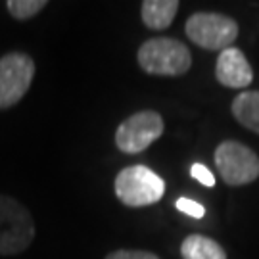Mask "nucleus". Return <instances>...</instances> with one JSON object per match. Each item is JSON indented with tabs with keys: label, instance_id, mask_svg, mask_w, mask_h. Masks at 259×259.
Returning <instances> with one entry per match:
<instances>
[{
	"label": "nucleus",
	"instance_id": "1",
	"mask_svg": "<svg viewBox=\"0 0 259 259\" xmlns=\"http://www.w3.org/2000/svg\"><path fill=\"white\" fill-rule=\"evenodd\" d=\"M140 69L156 77H181L192 67V52L183 40L173 37L148 38L137 52Z\"/></svg>",
	"mask_w": 259,
	"mask_h": 259
},
{
	"label": "nucleus",
	"instance_id": "2",
	"mask_svg": "<svg viewBox=\"0 0 259 259\" xmlns=\"http://www.w3.org/2000/svg\"><path fill=\"white\" fill-rule=\"evenodd\" d=\"M113 192L127 207H148L163 198L165 181L146 165H129L117 173Z\"/></svg>",
	"mask_w": 259,
	"mask_h": 259
},
{
	"label": "nucleus",
	"instance_id": "3",
	"mask_svg": "<svg viewBox=\"0 0 259 259\" xmlns=\"http://www.w3.org/2000/svg\"><path fill=\"white\" fill-rule=\"evenodd\" d=\"M35 221L29 209L12 196L0 194V255H18L35 240Z\"/></svg>",
	"mask_w": 259,
	"mask_h": 259
},
{
	"label": "nucleus",
	"instance_id": "4",
	"mask_svg": "<svg viewBox=\"0 0 259 259\" xmlns=\"http://www.w3.org/2000/svg\"><path fill=\"white\" fill-rule=\"evenodd\" d=\"M185 33L196 47L223 52L234 45L238 37V23L219 12H196L186 19Z\"/></svg>",
	"mask_w": 259,
	"mask_h": 259
},
{
	"label": "nucleus",
	"instance_id": "5",
	"mask_svg": "<svg viewBox=\"0 0 259 259\" xmlns=\"http://www.w3.org/2000/svg\"><path fill=\"white\" fill-rule=\"evenodd\" d=\"M213 157L225 185L244 186L257 181L259 156L250 146L236 140H225L215 148Z\"/></svg>",
	"mask_w": 259,
	"mask_h": 259
},
{
	"label": "nucleus",
	"instance_id": "6",
	"mask_svg": "<svg viewBox=\"0 0 259 259\" xmlns=\"http://www.w3.org/2000/svg\"><path fill=\"white\" fill-rule=\"evenodd\" d=\"M35 71V60L25 52H8L0 58V111L23 100L33 84Z\"/></svg>",
	"mask_w": 259,
	"mask_h": 259
},
{
	"label": "nucleus",
	"instance_id": "7",
	"mask_svg": "<svg viewBox=\"0 0 259 259\" xmlns=\"http://www.w3.org/2000/svg\"><path fill=\"white\" fill-rule=\"evenodd\" d=\"M165 131L163 117L154 110H142L129 115L115 131V146L123 154H140L148 150Z\"/></svg>",
	"mask_w": 259,
	"mask_h": 259
},
{
	"label": "nucleus",
	"instance_id": "8",
	"mask_svg": "<svg viewBox=\"0 0 259 259\" xmlns=\"http://www.w3.org/2000/svg\"><path fill=\"white\" fill-rule=\"evenodd\" d=\"M215 79L227 89H246L253 81V69L240 48L231 47L219 52L215 64Z\"/></svg>",
	"mask_w": 259,
	"mask_h": 259
},
{
	"label": "nucleus",
	"instance_id": "9",
	"mask_svg": "<svg viewBox=\"0 0 259 259\" xmlns=\"http://www.w3.org/2000/svg\"><path fill=\"white\" fill-rule=\"evenodd\" d=\"M179 8V0H144L140 6L142 23L150 31H163L173 23Z\"/></svg>",
	"mask_w": 259,
	"mask_h": 259
},
{
	"label": "nucleus",
	"instance_id": "10",
	"mask_svg": "<svg viewBox=\"0 0 259 259\" xmlns=\"http://www.w3.org/2000/svg\"><path fill=\"white\" fill-rule=\"evenodd\" d=\"M231 111L242 127L259 135V91H242L232 100Z\"/></svg>",
	"mask_w": 259,
	"mask_h": 259
},
{
	"label": "nucleus",
	"instance_id": "11",
	"mask_svg": "<svg viewBox=\"0 0 259 259\" xmlns=\"http://www.w3.org/2000/svg\"><path fill=\"white\" fill-rule=\"evenodd\" d=\"M183 259H227V251L219 242L204 234H188L181 244Z\"/></svg>",
	"mask_w": 259,
	"mask_h": 259
},
{
	"label": "nucleus",
	"instance_id": "12",
	"mask_svg": "<svg viewBox=\"0 0 259 259\" xmlns=\"http://www.w3.org/2000/svg\"><path fill=\"white\" fill-rule=\"evenodd\" d=\"M47 6V0H8L6 2L8 14L18 21H27V19L35 18Z\"/></svg>",
	"mask_w": 259,
	"mask_h": 259
},
{
	"label": "nucleus",
	"instance_id": "13",
	"mask_svg": "<svg viewBox=\"0 0 259 259\" xmlns=\"http://www.w3.org/2000/svg\"><path fill=\"white\" fill-rule=\"evenodd\" d=\"M177 209L186 213V215H190V217H194V219H202L205 215L204 205L194 202V200H188V198H179L177 200Z\"/></svg>",
	"mask_w": 259,
	"mask_h": 259
},
{
	"label": "nucleus",
	"instance_id": "14",
	"mask_svg": "<svg viewBox=\"0 0 259 259\" xmlns=\"http://www.w3.org/2000/svg\"><path fill=\"white\" fill-rule=\"evenodd\" d=\"M104 259H159L156 253L146 250H115Z\"/></svg>",
	"mask_w": 259,
	"mask_h": 259
},
{
	"label": "nucleus",
	"instance_id": "15",
	"mask_svg": "<svg viewBox=\"0 0 259 259\" xmlns=\"http://www.w3.org/2000/svg\"><path fill=\"white\" fill-rule=\"evenodd\" d=\"M190 173H192V177H194L198 183H202L205 186H215V177H213V173L205 165H202V163H194L192 169H190Z\"/></svg>",
	"mask_w": 259,
	"mask_h": 259
}]
</instances>
